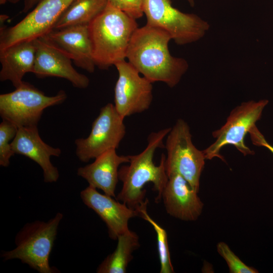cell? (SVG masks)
<instances>
[{
	"label": "cell",
	"mask_w": 273,
	"mask_h": 273,
	"mask_svg": "<svg viewBox=\"0 0 273 273\" xmlns=\"http://www.w3.org/2000/svg\"><path fill=\"white\" fill-rule=\"evenodd\" d=\"M171 39L164 30L146 24L134 32L127 51L128 62L152 83L162 82L173 87L189 65L187 61L172 56L168 49Z\"/></svg>",
	"instance_id": "obj_1"
},
{
	"label": "cell",
	"mask_w": 273,
	"mask_h": 273,
	"mask_svg": "<svg viewBox=\"0 0 273 273\" xmlns=\"http://www.w3.org/2000/svg\"><path fill=\"white\" fill-rule=\"evenodd\" d=\"M170 129V127L165 128L151 132L145 149L138 154L129 155V164L119 168L118 177L122 187L116 197L117 200L137 210L146 199V191L144 187L148 183H153L154 189L158 192L155 201L158 202L161 199L168 178L165 167V155H162L158 165L154 164L153 158L158 148H165L163 141Z\"/></svg>",
	"instance_id": "obj_2"
},
{
	"label": "cell",
	"mask_w": 273,
	"mask_h": 273,
	"mask_svg": "<svg viewBox=\"0 0 273 273\" xmlns=\"http://www.w3.org/2000/svg\"><path fill=\"white\" fill-rule=\"evenodd\" d=\"M138 28L136 19L108 2L89 25L96 66L107 69L126 58L131 38Z\"/></svg>",
	"instance_id": "obj_3"
},
{
	"label": "cell",
	"mask_w": 273,
	"mask_h": 273,
	"mask_svg": "<svg viewBox=\"0 0 273 273\" xmlns=\"http://www.w3.org/2000/svg\"><path fill=\"white\" fill-rule=\"evenodd\" d=\"M63 217V214L58 212L47 221L26 223L15 237V248L3 251L1 257L6 261L19 259L39 273L58 272L57 269L50 265L49 257Z\"/></svg>",
	"instance_id": "obj_4"
},
{
	"label": "cell",
	"mask_w": 273,
	"mask_h": 273,
	"mask_svg": "<svg viewBox=\"0 0 273 273\" xmlns=\"http://www.w3.org/2000/svg\"><path fill=\"white\" fill-rule=\"evenodd\" d=\"M66 98L63 90L48 96L23 81L15 90L0 95V115L18 128L37 126L46 108L59 105Z\"/></svg>",
	"instance_id": "obj_5"
},
{
	"label": "cell",
	"mask_w": 273,
	"mask_h": 273,
	"mask_svg": "<svg viewBox=\"0 0 273 273\" xmlns=\"http://www.w3.org/2000/svg\"><path fill=\"white\" fill-rule=\"evenodd\" d=\"M165 148L167 176L172 173L180 174L198 192L206 159L203 151L198 150L193 144L190 127L185 120H177L171 128L167 135Z\"/></svg>",
	"instance_id": "obj_6"
},
{
	"label": "cell",
	"mask_w": 273,
	"mask_h": 273,
	"mask_svg": "<svg viewBox=\"0 0 273 273\" xmlns=\"http://www.w3.org/2000/svg\"><path fill=\"white\" fill-rule=\"evenodd\" d=\"M143 10L146 24L166 31L179 45L199 40L209 28L208 23L198 16L174 8L171 0H144Z\"/></svg>",
	"instance_id": "obj_7"
},
{
	"label": "cell",
	"mask_w": 273,
	"mask_h": 273,
	"mask_svg": "<svg viewBox=\"0 0 273 273\" xmlns=\"http://www.w3.org/2000/svg\"><path fill=\"white\" fill-rule=\"evenodd\" d=\"M268 103L267 100H251L234 108L224 125L212 132L215 141L203 150L205 159L210 160L218 157L223 160L220 152L227 145L234 146L244 156L253 155L254 152L246 145L244 138L260 119Z\"/></svg>",
	"instance_id": "obj_8"
},
{
	"label": "cell",
	"mask_w": 273,
	"mask_h": 273,
	"mask_svg": "<svg viewBox=\"0 0 273 273\" xmlns=\"http://www.w3.org/2000/svg\"><path fill=\"white\" fill-rule=\"evenodd\" d=\"M124 119L114 104L108 103L102 107L88 136L75 141L78 158L87 162L110 150H116L126 133Z\"/></svg>",
	"instance_id": "obj_9"
},
{
	"label": "cell",
	"mask_w": 273,
	"mask_h": 273,
	"mask_svg": "<svg viewBox=\"0 0 273 273\" xmlns=\"http://www.w3.org/2000/svg\"><path fill=\"white\" fill-rule=\"evenodd\" d=\"M74 0H42L21 21L1 28L0 50L14 44L33 40L47 35Z\"/></svg>",
	"instance_id": "obj_10"
},
{
	"label": "cell",
	"mask_w": 273,
	"mask_h": 273,
	"mask_svg": "<svg viewBox=\"0 0 273 273\" xmlns=\"http://www.w3.org/2000/svg\"><path fill=\"white\" fill-rule=\"evenodd\" d=\"M114 66L118 73L114 104L118 113L124 118L147 110L153 101V83L125 60Z\"/></svg>",
	"instance_id": "obj_11"
},
{
	"label": "cell",
	"mask_w": 273,
	"mask_h": 273,
	"mask_svg": "<svg viewBox=\"0 0 273 273\" xmlns=\"http://www.w3.org/2000/svg\"><path fill=\"white\" fill-rule=\"evenodd\" d=\"M35 58L32 73L38 78L57 77L70 81L78 88H86L89 78L73 67L71 59L52 44L44 36L34 39Z\"/></svg>",
	"instance_id": "obj_12"
},
{
	"label": "cell",
	"mask_w": 273,
	"mask_h": 273,
	"mask_svg": "<svg viewBox=\"0 0 273 273\" xmlns=\"http://www.w3.org/2000/svg\"><path fill=\"white\" fill-rule=\"evenodd\" d=\"M84 204L93 210L104 221L111 239L117 237L129 230L130 219L139 216V212L130 208L105 194L100 193L97 189L88 186L80 192Z\"/></svg>",
	"instance_id": "obj_13"
},
{
	"label": "cell",
	"mask_w": 273,
	"mask_h": 273,
	"mask_svg": "<svg viewBox=\"0 0 273 273\" xmlns=\"http://www.w3.org/2000/svg\"><path fill=\"white\" fill-rule=\"evenodd\" d=\"M11 147L15 154L24 155L40 166L44 182L57 181L59 171L52 163L51 157H59L61 150L44 143L39 135L37 126L18 128L11 142Z\"/></svg>",
	"instance_id": "obj_14"
},
{
	"label": "cell",
	"mask_w": 273,
	"mask_h": 273,
	"mask_svg": "<svg viewBox=\"0 0 273 273\" xmlns=\"http://www.w3.org/2000/svg\"><path fill=\"white\" fill-rule=\"evenodd\" d=\"M44 36L55 47L71 59L75 65L89 73L96 64L88 25H77L54 29Z\"/></svg>",
	"instance_id": "obj_15"
},
{
	"label": "cell",
	"mask_w": 273,
	"mask_h": 273,
	"mask_svg": "<svg viewBox=\"0 0 273 273\" xmlns=\"http://www.w3.org/2000/svg\"><path fill=\"white\" fill-rule=\"evenodd\" d=\"M168 178L161 196L167 213L182 220L197 219L203 208L198 192L178 173L170 174Z\"/></svg>",
	"instance_id": "obj_16"
},
{
	"label": "cell",
	"mask_w": 273,
	"mask_h": 273,
	"mask_svg": "<svg viewBox=\"0 0 273 273\" xmlns=\"http://www.w3.org/2000/svg\"><path fill=\"white\" fill-rule=\"evenodd\" d=\"M129 159V155H119L116 150H110L95 158L93 163L78 168L77 174L85 179L89 186L115 198L119 167L128 163Z\"/></svg>",
	"instance_id": "obj_17"
},
{
	"label": "cell",
	"mask_w": 273,
	"mask_h": 273,
	"mask_svg": "<svg viewBox=\"0 0 273 273\" xmlns=\"http://www.w3.org/2000/svg\"><path fill=\"white\" fill-rule=\"evenodd\" d=\"M35 58L34 40L21 41L0 50L1 81H10L15 88L20 86L25 74L32 72Z\"/></svg>",
	"instance_id": "obj_18"
},
{
	"label": "cell",
	"mask_w": 273,
	"mask_h": 273,
	"mask_svg": "<svg viewBox=\"0 0 273 273\" xmlns=\"http://www.w3.org/2000/svg\"><path fill=\"white\" fill-rule=\"evenodd\" d=\"M107 0H74L56 22L54 29L88 25L105 9Z\"/></svg>",
	"instance_id": "obj_19"
},
{
	"label": "cell",
	"mask_w": 273,
	"mask_h": 273,
	"mask_svg": "<svg viewBox=\"0 0 273 273\" xmlns=\"http://www.w3.org/2000/svg\"><path fill=\"white\" fill-rule=\"evenodd\" d=\"M115 250L97 268L98 273H125L132 253L140 247L139 237L130 230L117 237Z\"/></svg>",
	"instance_id": "obj_20"
},
{
	"label": "cell",
	"mask_w": 273,
	"mask_h": 273,
	"mask_svg": "<svg viewBox=\"0 0 273 273\" xmlns=\"http://www.w3.org/2000/svg\"><path fill=\"white\" fill-rule=\"evenodd\" d=\"M148 202V200L146 199L145 202L137 210L139 212V216L149 222L156 233L157 249L160 263V272H174L173 267L170 260L166 231L148 214L147 206Z\"/></svg>",
	"instance_id": "obj_21"
},
{
	"label": "cell",
	"mask_w": 273,
	"mask_h": 273,
	"mask_svg": "<svg viewBox=\"0 0 273 273\" xmlns=\"http://www.w3.org/2000/svg\"><path fill=\"white\" fill-rule=\"evenodd\" d=\"M18 128L10 122L3 120L0 124V165L7 167L15 153L10 141L15 137Z\"/></svg>",
	"instance_id": "obj_22"
},
{
	"label": "cell",
	"mask_w": 273,
	"mask_h": 273,
	"mask_svg": "<svg viewBox=\"0 0 273 273\" xmlns=\"http://www.w3.org/2000/svg\"><path fill=\"white\" fill-rule=\"evenodd\" d=\"M217 250L218 253L225 260L231 273H257L255 268L245 264L230 249L224 242L217 244Z\"/></svg>",
	"instance_id": "obj_23"
},
{
	"label": "cell",
	"mask_w": 273,
	"mask_h": 273,
	"mask_svg": "<svg viewBox=\"0 0 273 273\" xmlns=\"http://www.w3.org/2000/svg\"><path fill=\"white\" fill-rule=\"evenodd\" d=\"M115 7L121 10L131 17L136 19L144 14V0H107Z\"/></svg>",
	"instance_id": "obj_24"
},
{
	"label": "cell",
	"mask_w": 273,
	"mask_h": 273,
	"mask_svg": "<svg viewBox=\"0 0 273 273\" xmlns=\"http://www.w3.org/2000/svg\"><path fill=\"white\" fill-rule=\"evenodd\" d=\"M248 133L250 134V139L254 145L264 147L273 154V146L267 142L256 125L250 129Z\"/></svg>",
	"instance_id": "obj_25"
},
{
	"label": "cell",
	"mask_w": 273,
	"mask_h": 273,
	"mask_svg": "<svg viewBox=\"0 0 273 273\" xmlns=\"http://www.w3.org/2000/svg\"><path fill=\"white\" fill-rule=\"evenodd\" d=\"M19 0H9V2L16 3ZM42 0H24V8L22 12L23 13L27 12L30 10L34 8L38 3Z\"/></svg>",
	"instance_id": "obj_26"
},
{
	"label": "cell",
	"mask_w": 273,
	"mask_h": 273,
	"mask_svg": "<svg viewBox=\"0 0 273 273\" xmlns=\"http://www.w3.org/2000/svg\"><path fill=\"white\" fill-rule=\"evenodd\" d=\"M192 7L194 6V0H187Z\"/></svg>",
	"instance_id": "obj_27"
},
{
	"label": "cell",
	"mask_w": 273,
	"mask_h": 273,
	"mask_svg": "<svg viewBox=\"0 0 273 273\" xmlns=\"http://www.w3.org/2000/svg\"><path fill=\"white\" fill-rule=\"evenodd\" d=\"M8 1H9V0H0V4L1 5L5 4Z\"/></svg>",
	"instance_id": "obj_28"
}]
</instances>
